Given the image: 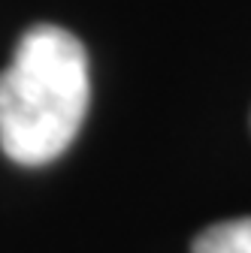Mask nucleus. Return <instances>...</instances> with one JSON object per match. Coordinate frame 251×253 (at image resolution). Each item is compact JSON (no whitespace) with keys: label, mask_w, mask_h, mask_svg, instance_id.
<instances>
[{"label":"nucleus","mask_w":251,"mask_h":253,"mask_svg":"<svg viewBox=\"0 0 251 253\" xmlns=\"http://www.w3.org/2000/svg\"><path fill=\"white\" fill-rule=\"evenodd\" d=\"M194 253H251V217L203 229L194 238Z\"/></svg>","instance_id":"2"},{"label":"nucleus","mask_w":251,"mask_h":253,"mask_svg":"<svg viewBox=\"0 0 251 253\" xmlns=\"http://www.w3.org/2000/svg\"><path fill=\"white\" fill-rule=\"evenodd\" d=\"M91 103L85 45L58 24H37L18 40L0 73V151L18 166L64 154Z\"/></svg>","instance_id":"1"}]
</instances>
